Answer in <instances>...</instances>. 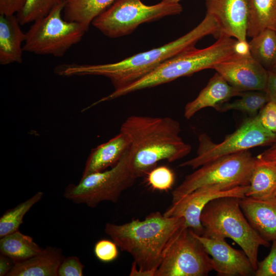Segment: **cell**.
<instances>
[{"instance_id": "obj_38", "label": "cell", "mask_w": 276, "mask_h": 276, "mask_svg": "<svg viewBox=\"0 0 276 276\" xmlns=\"http://www.w3.org/2000/svg\"><path fill=\"white\" fill-rule=\"evenodd\" d=\"M235 53L240 56L250 55V45L246 40H237L234 45Z\"/></svg>"}, {"instance_id": "obj_17", "label": "cell", "mask_w": 276, "mask_h": 276, "mask_svg": "<svg viewBox=\"0 0 276 276\" xmlns=\"http://www.w3.org/2000/svg\"><path fill=\"white\" fill-rule=\"evenodd\" d=\"M242 92L231 85L216 72L196 98L186 104L184 116L190 119L198 111L206 107H213L217 110L232 97H240Z\"/></svg>"}, {"instance_id": "obj_13", "label": "cell", "mask_w": 276, "mask_h": 276, "mask_svg": "<svg viewBox=\"0 0 276 276\" xmlns=\"http://www.w3.org/2000/svg\"><path fill=\"white\" fill-rule=\"evenodd\" d=\"M213 69L241 91L266 89L268 71L251 55L243 56L235 53Z\"/></svg>"}, {"instance_id": "obj_31", "label": "cell", "mask_w": 276, "mask_h": 276, "mask_svg": "<svg viewBox=\"0 0 276 276\" xmlns=\"http://www.w3.org/2000/svg\"><path fill=\"white\" fill-rule=\"evenodd\" d=\"M269 254L258 262L255 272L256 276H276V240L272 242Z\"/></svg>"}, {"instance_id": "obj_26", "label": "cell", "mask_w": 276, "mask_h": 276, "mask_svg": "<svg viewBox=\"0 0 276 276\" xmlns=\"http://www.w3.org/2000/svg\"><path fill=\"white\" fill-rule=\"evenodd\" d=\"M240 97L233 102L222 104L216 110L220 112L237 110L254 117L269 101L266 93L262 90L243 91Z\"/></svg>"}, {"instance_id": "obj_24", "label": "cell", "mask_w": 276, "mask_h": 276, "mask_svg": "<svg viewBox=\"0 0 276 276\" xmlns=\"http://www.w3.org/2000/svg\"><path fill=\"white\" fill-rule=\"evenodd\" d=\"M42 250L31 237L19 230L0 239L1 254L11 258L15 263L26 260Z\"/></svg>"}, {"instance_id": "obj_20", "label": "cell", "mask_w": 276, "mask_h": 276, "mask_svg": "<svg viewBox=\"0 0 276 276\" xmlns=\"http://www.w3.org/2000/svg\"><path fill=\"white\" fill-rule=\"evenodd\" d=\"M63 258L60 248L48 246L38 254L16 262L7 276H58Z\"/></svg>"}, {"instance_id": "obj_33", "label": "cell", "mask_w": 276, "mask_h": 276, "mask_svg": "<svg viewBox=\"0 0 276 276\" xmlns=\"http://www.w3.org/2000/svg\"><path fill=\"white\" fill-rule=\"evenodd\" d=\"M262 125L267 130L276 133V103L268 101L258 114Z\"/></svg>"}, {"instance_id": "obj_3", "label": "cell", "mask_w": 276, "mask_h": 276, "mask_svg": "<svg viewBox=\"0 0 276 276\" xmlns=\"http://www.w3.org/2000/svg\"><path fill=\"white\" fill-rule=\"evenodd\" d=\"M183 225V217H167L155 212L143 220L133 219L122 224L108 222L104 231L133 259L130 276H154L166 245Z\"/></svg>"}, {"instance_id": "obj_30", "label": "cell", "mask_w": 276, "mask_h": 276, "mask_svg": "<svg viewBox=\"0 0 276 276\" xmlns=\"http://www.w3.org/2000/svg\"><path fill=\"white\" fill-rule=\"evenodd\" d=\"M94 252L96 257L101 262H111L118 257V246L112 240L101 239L94 246Z\"/></svg>"}, {"instance_id": "obj_28", "label": "cell", "mask_w": 276, "mask_h": 276, "mask_svg": "<svg viewBox=\"0 0 276 276\" xmlns=\"http://www.w3.org/2000/svg\"><path fill=\"white\" fill-rule=\"evenodd\" d=\"M65 0H26L22 9L16 14L21 25L34 22L47 16Z\"/></svg>"}, {"instance_id": "obj_41", "label": "cell", "mask_w": 276, "mask_h": 276, "mask_svg": "<svg viewBox=\"0 0 276 276\" xmlns=\"http://www.w3.org/2000/svg\"><path fill=\"white\" fill-rule=\"evenodd\" d=\"M275 195H276V193H275Z\"/></svg>"}, {"instance_id": "obj_10", "label": "cell", "mask_w": 276, "mask_h": 276, "mask_svg": "<svg viewBox=\"0 0 276 276\" xmlns=\"http://www.w3.org/2000/svg\"><path fill=\"white\" fill-rule=\"evenodd\" d=\"M198 141L196 156L182 163L179 167L195 169L223 156L254 147L271 145L276 142V133L266 129L258 114L245 120L234 132L226 135L220 143H215L205 133L199 136Z\"/></svg>"}, {"instance_id": "obj_21", "label": "cell", "mask_w": 276, "mask_h": 276, "mask_svg": "<svg viewBox=\"0 0 276 276\" xmlns=\"http://www.w3.org/2000/svg\"><path fill=\"white\" fill-rule=\"evenodd\" d=\"M116 0H65L63 18L82 25L88 31L93 20Z\"/></svg>"}, {"instance_id": "obj_9", "label": "cell", "mask_w": 276, "mask_h": 276, "mask_svg": "<svg viewBox=\"0 0 276 276\" xmlns=\"http://www.w3.org/2000/svg\"><path fill=\"white\" fill-rule=\"evenodd\" d=\"M64 5H58L33 22L26 33L24 51L61 57L82 39L87 31L81 24L63 18Z\"/></svg>"}, {"instance_id": "obj_40", "label": "cell", "mask_w": 276, "mask_h": 276, "mask_svg": "<svg viewBox=\"0 0 276 276\" xmlns=\"http://www.w3.org/2000/svg\"><path fill=\"white\" fill-rule=\"evenodd\" d=\"M269 71L276 74V63Z\"/></svg>"}, {"instance_id": "obj_16", "label": "cell", "mask_w": 276, "mask_h": 276, "mask_svg": "<svg viewBox=\"0 0 276 276\" xmlns=\"http://www.w3.org/2000/svg\"><path fill=\"white\" fill-rule=\"evenodd\" d=\"M240 205L253 228L265 241L276 240V195L264 199L245 196Z\"/></svg>"}, {"instance_id": "obj_5", "label": "cell", "mask_w": 276, "mask_h": 276, "mask_svg": "<svg viewBox=\"0 0 276 276\" xmlns=\"http://www.w3.org/2000/svg\"><path fill=\"white\" fill-rule=\"evenodd\" d=\"M240 199L223 197L209 202L200 216L203 229L201 236L231 239L246 254L256 270L259 247H268L269 242L264 240L250 224L241 209Z\"/></svg>"}, {"instance_id": "obj_35", "label": "cell", "mask_w": 276, "mask_h": 276, "mask_svg": "<svg viewBox=\"0 0 276 276\" xmlns=\"http://www.w3.org/2000/svg\"><path fill=\"white\" fill-rule=\"evenodd\" d=\"M265 91L268 96L269 101L276 103V74L268 71V81Z\"/></svg>"}, {"instance_id": "obj_18", "label": "cell", "mask_w": 276, "mask_h": 276, "mask_svg": "<svg viewBox=\"0 0 276 276\" xmlns=\"http://www.w3.org/2000/svg\"><path fill=\"white\" fill-rule=\"evenodd\" d=\"M130 148L126 134H119L93 149L87 159L82 177L103 171L116 165Z\"/></svg>"}, {"instance_id": "obj_36", "label": "cell", "mask_w": 276, "mask_h": 276, "mask_svg": "<svg viewBox=\"0 0 276 276\" xmlns=\"http://www.w3.org/2000/svg\"><path fill=\"white\" fill-rule=\"evenodd\" d=\"M257 157L263 162L276 166V142Z\"/></svg>"}, {"instance_id": "obj_32", "label": "cell", "mask_w": 276, "mask_h": 276, "mask_svg": "<svg viewBox=\"0 0 276 276\" xmlns=\"http://www.w3.org/2000/svg\"><path fill=\"white\" fill-rule=\"evenodd\" d=\"M84 267L78 257H64L58 270V276H82Z\"/></svg>"}, {"instance_id": "obj_29", "label": "cell", "mask_w": 276, "mask_h": 276, "mask_svg": "<svg viewBox=\"0 0 276 276\" xmlns=\"http://www.w3.org/2000/svg\"><path fill=\"white\" fill-rule=\"evenodd\" d=\"M146 176L148 185L154 190L159 191H168L175 181L174 172L165 166L154 168Z\"/></svg>"}, {"instance_id": "obj_34", "label": "cell", "mask_w": 276, "mask_h": 276, "mask_svg": "<svg viewBox=\"0 0 276 276\" xmlns=\"http://www.w3.org/2000/svg\"><path fill=\"white\" fill-rule=\"evenodd\" d=\"M26 0H0V15L16 14L24 7Z\"/></svg>"}, {"instance_id": "obj_15", "label": "cell", "mask_w": 276, "mask_h": 276, "mask_svg": "<svg viewBox=\"0 0 276 276\" xmlns=\"http://www.w3.org/2000/svg\"><path fill=\"white\" fill-rule=\"evenodd\" d=\"M194 234L212 258L213 270L218 275H255V269L242 249L232 247L224 238H210Z\"/></svg>"}, {"instance_id": "obj_23", "label": "cell", "mask_w": 276, "mask_h": 276, "mask_svg": "<svg viewBox=\"0 0 276 276\" xmlns=\"http://www.w3.org/2000/svg\"><path fill=\"white\" fill-rule=\"evenodd\" d=\"M247 36L253 38L266 29L276 32V0H248Z\"/></svg>"}, {"instance_id": "obj_1", "label": "cell", "mask_w": 276, "mask_h": 276, "mask_svg": "<svg viewBox=\"0 0 276 276\" xmlns=\"http://www.w3.org/2000/svg\"><path fill=\"white\" fill-rule=\"evenodd\" d=\"M217 31L216 20L206 13L203 19L192 30L163 46L133 55L116 63L63 64L61 68V74L66 77L104 76L110 80L114 90H118L144 77L172 57L195 47L196 43L205 36L213 35L215 37Z\"/></svg>"}, {"instance_id": "obj_2", "label": "cell", "mask_w": 276, "mask_h": 276, "mask_svg": "<svg viewBox=\"0 0 276 276\" xmlns=\"http://www.w3.org/2000/svg\"><path fill=\"white\" fill-rule=\"evenodd\" d=\"M181 130L179 123L170 117L132 115L125 120L120 132L129 140L137 178L146 176L161 160L175 162L190 153L192 147L180 136Z\"/></svg>"}, {"instance_id": "obj_14", "label": "cell", "mask_w": 276, "mask_h": 276, "mask_svg": "<svg viewBox=\"0 0 276 276\" xmlns=\"http://www.w3.org/2000/svg\"><path fill=\"white\" fill-rule=\"evenodd\" d=\"M206 13L218 26L215 37H233L246 40L249 14L248 0H205Z\"/></svg>"}, {"instance_id": "obj_8", "label": "cell", "mask_w": 276, "mask_h": 276, "mask_svg": "<svg viewBox=\"0 0 276 276\" xmlns=\"http://www.w3.org/2000/svg\"><path fill=\"white\" fill-rule=\"evenodd\" d=\"M182 7L179 3L162 2L146 5L141 0H116L97 16L91 24L105 36L118 38L132 33L140 25L179 14Z\"/></svg>"}, {"instance_id": "obj_39", "label": "cell", "mask_w": 276, "mask_h": 276, "mask_svg": "<svg viewBox=\"0 0 276 276\" xmlns=\"http://www.w3.org/2000/svg\"><path fill=\"white\" fill-rule=\"evenodd\" d=\"M181 0H162L161 2L166 4L179 3Z\"/></svg>"}, {"instance_id": "obj_22", "label": "cell", "mask_w": 276, "mask_h": 276, "mask_svg": "<svg viewBox=\"0 0 276 276\" xmlns=\"http://www.w3.org/2000/svg\"><path fill=\"white\" fill-rule=\"evenodd\" d=\"M257 158L245 196L258 199L270 198L276 193V166Z\"/></svg>"}, {"instance_id": "obj_11", "label": "cell", "mask_w": 276, "mask_h": 276, "mask_svg": "<svg viewBox=\"0 0 276 276\" xmlns=\"http://www.w3.org/2000/svg\"><path fill=\"white\" fill-rule=\"evenodd\" d=\"M212 270V258L194 232L183 225L166 245L154 276H206Z\"/></svg>"}, {"instance_id": "obj_27", "label": "cell", "mask_w": 276, "mask_h": 276, "mask_svg": "<svg viewBox=\"0 0 276 276\" xmlns=\"http://www.w3.org/2000/svg\"><path fill=\"white\" fill-rule=\"evenodd\" d=\"M43 196L42 192H38L28 199L6 211L0 218V238L19 230L25 215Z\"/></svg>"}, {"instance_id": "obj_12", "label": "cell", "mask_w": 276, "mask_h": 276, "mask_svg": "<svg viewBox=\"0 0 276 276\" xmlns=\"http://www.w3.org/2000/svg\"><path fill=\"white\" fill-rule=\"evenodd\" d=\"M248 186L230 189L219 187L199 188L185 195L172 205L163 214L167 217H183L185 225L196 234L202 235L203 232L200 216L206 205L212 200L223 197L243 198L245 196Z\"/></svg>"}, {"instance_id": "obj_19", "label": "cell", "mask_w": 276, "mask_h": 276, "mask_svg": "<svg viewBox=\"0 0 276 276\" xmlns=\"http://www.w3.org/2000/svg\"><path fill=\"white\" fill-rule=\"evenodd\" d=\"M16 15H0V64L20 63L22 61L25 33Z\"/></svg>"}, {"instance_id": "obj_25", "label": "cell", "mask_w": 276, "mask_h": 276, "mask_svg": "<svg viewBox=\"0 0 276 276\" xmlns=\"http://www.w3.org/2000/svg\"><path fill=\"white\" fill-rule=\"evenodd\" d=\"M249 44L251 56L269 71L276 63V32L266 29Z\"/></svg>"}, {"instance_id": "obj_6", "label": "cell", "mask_w": 276, "mask_h": 276, "mask_svg": "<svg viewBox=\"0 0 276 276\" xmlns=\"http://www.w3.org/2000/svg\"><path fill=\"white\" fill-rule=\"evenodd\" d=\"M257 157L248 150L219 157L205 164L187 175L172 191V203L203 187L230 189L248 186Z\"/></svg>"}, {"instance_id": "obj_4", "label": "cell", "mask_w": 276, "mask_h": 276, "mask_svg": "<svg viewBox=\"0 0 276 276\" xmlns=\"http://www.w3.org/2000/svg\"><path fill=\"white\" fill-rule=\"evenodd\" d=\"M237 39L220 36L211 45L198 49H188L166 60L150 73L124 88L113 90L103 97V102L110 101L140 90L155 87L190 76L201 71L214 68L234 54Z\"/></svg>"}, {"instance_id": "obj_7", "label": "cell", "mask_w": 276, "mask_h": 276, "mask_svg": "<svg viewBox=\"0 0 276 276\" xmlns=\"http://www.w3.org/2000/svg\"><path fill=\"white\" fill-rule=\"evenodd\" d=\"M136 178L132 168L129 149L109 169L81 177L76 185L70 184L63 196L74 203L85 204L90 208H95L103 201L116 203Z\"/></svg>"}, {"instance_id": "obj_37", "label": "cell", "mask_w": 276, "mask_h": 276, "mask_svg": "<svg viewBox=\"0 0 276 276\" xmlns=\"http://www.w3.org/2000/svg\"><path fill=\"white\" fill-rule=\"evenodd\" d=\"M15 262L11 258L4 255H0V275L4 276L7 275L10 272L14 265Z\"/></svg>"}]
</instances>
